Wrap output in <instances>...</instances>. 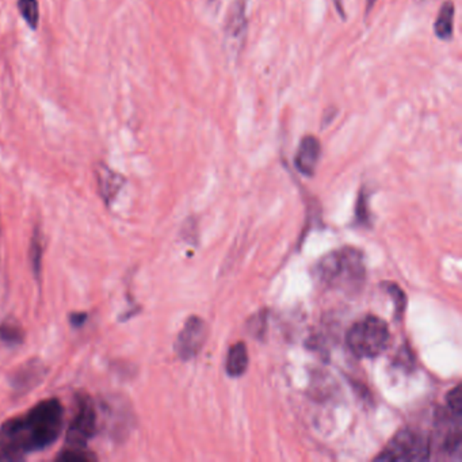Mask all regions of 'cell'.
<instances>
[{"label":"cell","mask_w":462,"mask_h":462,"mask_svg":"<svg viewBox=\"0 0 462 462\" xmlns=\"http://www.w3.org/2000/svg\"><path fill=\"white\" fill-rule=\"evenodd\" d=\"M389 339L387 322L372 315L352 324L346 336L349 349L358 358H376L388 347Z\"/></svg>","instance_id":"3957f363"},{"label":"cell","mask_w":462,"mask_h":462,"mask_svg":"<svg viewBox=\"0 0 462 462\" xmlns=\"http://www.w3.org/2000/svg\"><path fill=\"white\" fill-rule=\"evenodd\" d=\"M358 206H361V208H364V209H359L358 208V213H357V217L362 221V223H366L367 221V210H366V208H367V196H366V194L364 193H361V196H359V199H358Z\"/></svg>","instance_id":"d6986e66"},{"label":"cell","mask_w":462,"mask_h":462,"mask_svg":"<svg viewBox=\"0 0 462 462\" xmlns=\"http://www.w3.org/2000/svg\"><path fill=\"white\" fill-rule=\"evenodd\" d=\"M430 456V442L419 431L403 430L394 435L377 457L378 461H424Z\"/></svg>","instance_id":"277c9868"},{"label":"cell","mask_w":462,"mask_h":462,"mask_svg":"<svg viewBox=\"0 0 462 462\" xmlns=\"http://www.w3.org/2000/svg\"><path fill=\"white\" fill-rule=\"evenodd\" d=\"M226 373L231 377H240L248 367V350L243 342H238L231 347L226 357Z\"/></svg>","instance_id":"7c38bea8"},{"label":"cell","mask_w":462,"mask_h":462,"mask_svg":"<svg viewBox=\"0 0 462 462\" xmlns=\"http://www.w3.org/2000/svg\"><path fill=\"white\" fill-rule=\"evenodd\" d=\"M206 340V325L202 319L193 316L184 322L175 342V351L183 361L198 355Z\"/></svg>","instance_id":"52a82bcc"},{"label":"cell","mask_w":462,"mask_h":462,"mask_svg":"<svg viewBox=\"0 0 462 462\" xmlns=\"http://www.w3.org/2000/svg\"><path fill=\"white\" fill-rule=\"evenodd\" d=\"M219 0H209V3H217Z\"/></svg>","instance_id":"cb8c5ba5"},{"label":"cell","mask_w":462,"mask_h":462,"mask_svg":"<svg viewBox=\"0 0 462 462\" xmlns=\"http://www.w3.org/2000/svg\"><path fill=\"white\" fill-rule=\"evenodd\" d=\"M95 172L98 179L99 194L106 204H112L120 190L124 187L125 178L120 172H115L112 168L107 167L105 163H98Z\"/></svg>","instance_id":"30bf717a"},{"label":"cell","mask_w":462,"mask_h":462,"mask_svg":"<svg viewBox=\"0 0 462 462\" xmlns=\"http://www.w3.org/2000/svg\"><path fill=\"white\" fill-rule=\"evenodd\" d=\"M334 4H335L336 11H337V14L340 15V18L346 19V10L343 6V0H334Z\"/></svg>","instance_id":"44dd1931"},{"label":"cell","mask_w":462,"mask_h":462,"mask_svg":"<svg viewBox=\"0 0 462 462\" xmlns=\"http://www.w3.org/2000/svg\"><path fill=\"white\" fill-rule=\"evenodd\" d=\"M320 154H322L320 140L313 135H307L298 144L297 152L294 156V166L304 177H313L320 160Z\"/></svg>","instance_id":"ba28073f"},{"label":"cell","mask_w":462,"mask_h":462,"mask_svg":"<svg viewBox=\"0 0 462 462\" xmlns=\"http://www.w3.org/2000/svg\"><path fill=\"white\" fill-rule=\"evenodd\" d=\"M430 1H434V0H416V3H420V4H426V3H430Z\"/></svg>","instance_id":"603a6c76"},{"label":"cell","mask_w":462,"mask_h":462,"mask_svg":"<svg viewBox=\"0 0 462 462\" xmlns=\"http://www.w3.org/2000/svg\"><path fill=\"white\" fill-rule=\"evenodd\" d=\"M376 3H377V0H366L364 1V18H367L369 15L372 14Z\"/></svg>","instance_id":"7402d4cb"},{"label":"cell","mask_w":462,"mask_h":462,"mask_svg":"<svg viewBox=\"0 0 462 462\" xmlns=\"http://www.w3.org/2000/svg\"><path fill=\"white\" fill-rule=\"evenodd\" d=\"M57 461L63 462H91L97 460V456L93 454L87 448H65L60 451L56 457Z\"/></svg>","instance_id":"9a60e30c"},{"label":"cell","mask_w":462,"mask_h":462,"mask_svg":"<svg viewBox=\"0 0 462 462\" xmlns=\"http://www.w3.org/2000/svg\"><path fill=\"white\" fill-rule=\"evenodd\" d=\"M25 332L18 322L6 320L0 324V343L7 346L22 345Z\"/></svg>","instance_id":"4fadbf2b"},{"label":"cell","mask_w":462,"mask_h":462,"mask_svg":"<svg viewBox=\"0 0 462 462\" xmlns=\"http://www.w3.org/2000/svg\"><path fill=\"white\" fill-rule=\"evenodd\" d=\"M97 409L87 394L76 397V409L67 430V448H87V442L97 434Z\"/></svg>","instance_id":"5b68a950"},{"label":"cell","mask_w":462,"mask_h":462,"mask_svg":"<svg viewBox=\"0 0 462 462\" xmlns=\"http://www.w3.org/2000/svg\"><path fill=\"white\" fill-rule=\"evenodd\" d=\"M339 112V109L335 107V106H331V107H327L322 115V127H327L330 125L331 122H334V120L336 118Z\"/></svg>","instance_id":"ac0fdd59"},{"label":"cell","mask_w":462,"mask_h":462,"mask_svg":"<svg viewBox=\"0 0 462 462\" xmlns=\"http://www.w3.org/2000/svg\"><path fill=\"white\" fill-rule=\"evenodd\" d=\"M16 7L19 14L26 21L30 28L36 30L38 28V22H40L38 0H18Z\"/></svg>","instance_id":"5bb4252c"},{"label":"cell","mask_w":462,"mask_h":462,"mask_svg":"<svg viewBox=\"0 0 462 462\" xmlns=\"http://www.w3.org/2000/svg\"><path fill=\"white\" fill-rule=\"evenodd\" d=\"M85 320H87V313L84 312H75L70 315V322L73 327H82Z\"/></svg>","instance_id":"ffe728a7"},{"label":"cell","mask_w":462,"mask_h":462,"mask_svg":"<svg viewBox=\"0 0 462 462\" xmlns=\"http://www.w3.org/2000/svg\"><path fill=\"white\" fill-rule=\"evenodd\" d=\"M454 16H456V6L453 0H446L441 6L438 15L435 18V36L442 41H450L454 34Z\"/></svg>","instance_id":"8fae6325"},{"label":"cell","mask_w":462,"mask_h":462,"mask_svg":"<svg viewBox=\"0 0 462 462\" xmlns=\"http://www.w3.org/2000/svg\"><path fill=\"white\" fill-rule=\"evenodd\" d=\"M64 427V406L48 399L26 414L6 420L0 426V461H21L28 454L49 448Z\"/></svg>","instance_id":"6da1fadb"},{"label":"cell","mask_w":462,"mask_h":462,"mask_svg":"<svg viewBox=\"0 0 462 462\" xmlns=\"http://www.w3.org/2000/svg\"><path fill=\"white\" fill-rule=\"evenodd\" d=\"M248 28V0H232L225 15L223 34L225 52L238 57L243 52Z\"/></svg>","instance_id":"8992f818"},{"label":"cell","mask_w":462,"mask_h":462,"mask_svg":"<svg viewBox=\"0 0 462 462\" xmlns=\"http://www.w3.org/2000/svg\"><path fill=\"white\" fill-rule=\"evenodd\" d=\"M364 255L350 247L331 252L316 266L317 280L332 289H358L364 283Z\"/></svg>","instance_id":"7a4b0ae2"},{"label":"cell","mask_w":462,"mask_h":462,"mask_svg":"<svg viewBox=\"0 0 462 462\" xmlns=\"http://www.w3.org/2000/svg\"><path fill=\"white\" fill-rule=\"evenodd\" d=\"M446 401H448V411L451 412V415H454L456 418H460L462 414V396L460 385H457L451 392L448 393Z\"/></svg>","instance_id":"e0dca14e"},{"label":"cell","mask_w":462,"mask_h":462,"mask_svg":"<svg viewBox=\"0 0 462 462\" xmlns=\"http://www.w3.org/2000/svg\"><path fill=\"white\" fill-rule=\"evenodd\" d=\"M42 252H43V248H42L41 238H40V233L36 231V233L31 238L30 262H31V267H33V271H34L37 280L40 278V274H41Z\"/></svg>","instance_id":"2e32d148"},{"label":"cell","mask_w":462,"mask_h":462,"mask_svg":"<svg viewBox=\"0 0 462 462\" xmlns=\"http://www.w3.org/2000/svg\"><path fill=\"white\" fill-rule=\"evenodd\" d=\"M46 370L45 366L37 359H31L25 364H22L18 370H15L11 376V388L15 393L22 394L33 389L43 376Z\"/></svg>","instance_id":"9c48e42d"}]
</instances>
